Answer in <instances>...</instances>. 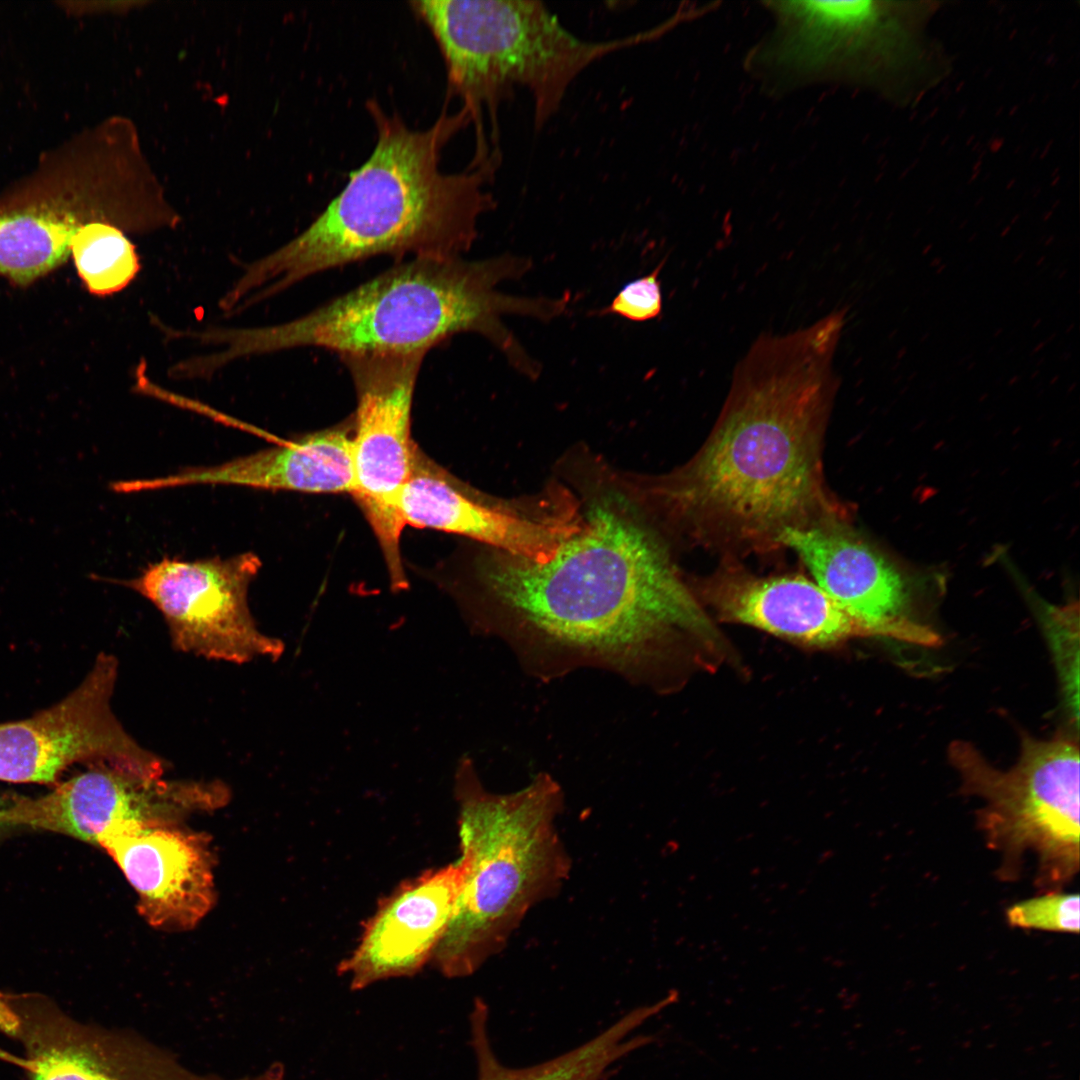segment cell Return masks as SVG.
Segmentation results:
<instances>
[{
  "instance_id": "cell-1",
  "label": "cell",
  "mask_w": 1080,
  "mask_h": 1080,
  "mask_svg": "<svg viewBox=\"0 0 1080 1080\" xmlns=\"http://www.w3.org/2000/svg\"><path fill=\"white\" fill-rule=\"evenodd\" d=\"M835 310L782 335L762 334L734 369L711 433L650 492L691 544L739 560L781 548V535L850 510L824 476L823 444L845 324Z\"/></svg>"
},
{
  "instance_id": "cell-2",
  "label": "cell",
  "mask_w": 1080,
  "mask_h": 1080,
  "mask_svg": "<svg viewBox=\"0 0 1080 1080\" xmlns=\"http://www.w3.org/2000/svg\"><path fill=\"white\" fill-rule=\"evenodd\" d=\"M482 580L495 613L476 633L503 640L543 681L594 668L657 689L679 638L718 641L664 549L607 507L549 561L497 556Z\"/></svg>"
},
{
  "instance_id": "cell-3",
  "label": "cell",
  "mask_w": 1080,
  "mask_h": 1080,
  "mask_svg": "<svg viewBox=\"0 0 1080 1080\" xmlns=\"http://www.w3.org/2000/svg\"><path fill=\"white\" fill-rule=\"evenodd\" d=\"M367 107L376 130L369 157L303 232L243 266L218 301L222 312L238 306L242 314L309 276L370 257H456L471 248L480 217L495 207L488 185L499 158L441 168L448 143L472 122L469 111H443L413 129L376 101Z\"/></svg>"
},
{
  "instance_id": "cell-4",
  "label": "cell",
  "mask_w": 1080,
  "mask_h": 1080,
  "mask_svg": "<svg viewBox=\"0 0 1080 1080\" xmlns=\"http://www.w3.org/2000/svg\"><path fill=\"white\" fill-rule=\"evenodd\" d=\"M532 265L530 258L513 254L472 261L461 256L414 257L288 322L207 328L205 344L217 347L207 355V363L219 371L236 360L299 347L340 356L426 354L449 337L470 332L486 338L520 374L535 379L540 364L502 317L549 322L566 313L570 295L525 297L496 289L522 278Z\"/></svg>"
},
{
  "instance_id": "cell-5",
  "label": "cell",
  "mask_w": 1080,
  "mask_h": 1080,
  "mask_svg": "<svg viewBox=\"0 0 1080 1080\" xmlns=\"http://www.w3.org/2000/svg\"><path fill=\"white\" fill-rule=\"evenodd\" d=\"M454 795L461 880L431 959L448 978L473 974L501 951L526 914L558 893L571 867L556 826L563 792L552 776L542 772L518 791L494 793L463 755Z\"/></svg>"
},
{
  "instance_id": "cell-6",
  "label": "cell",
  "mask_w": 1080,
  "mask_h": 1080,
  "mask_svg": "<svg viewBox=\"0 0 1080 1080\" xmlns=\"http://www.w3.org/2000/svg\"><path fill=\"white\" fill-rule=\"evenodd\" d=\"M410 9L431 32L444 60L448 96L458 97L486 141V109L496 138L500 104L516 88L532 97L534 125L558 112L574 80L592 63L647 40L651 32L588 41L570 32L544 3L529 0H413Z\"/></svg>"
},
{
  "instance_id": "cell-7",
  "label": "cell",
  "mask_w": 1080,
  "mask_h": 1080,
  "mask_svg": "<svg viewBox=\"0 0 1080 1080\" xmlns=\"http://www.w3.org/2000/svg\"><path fill=\"white\" fill-rule=\"evenodd\" d=\"M1021 738L1018 761L1007 771L964 741L951 744L949 758L963 791L984 802L978 824L1001 856V876L1016 878L1032 852L1041 891H1058L1079 871V746L1068 736Z\"/></svg>"
},
{
  "instance_id": "cell-8",
  "label": "cell",
  "mask_w": 1080,
  "mask_h": 1080,
  "mask_svg": "<svg viewBox=\"0 0 1080 1080\" xmlns=\"http://www.w3.org/2000/svg\"><path fill=\"white\" fill-rule=\"evenodd\" d=\"M82 137L47 152L0 194V276L27 288L64 265L77 230L92 221L137 233L139 206L117 198L91 173Z\"/></svg>"
},
{
  "instance_id": "cell-9",
  "label": "cell",
  "mask_w": 1080,
  "mask_h": 1080,
  "mask_svg": "<svg viewBox=\"0 0 1080 1080\" xmlns=\"http://www.w3.org/2000/svg\"><path fill=\"white\" fill-rule=\"evenodd\" d=\"M425 353L342 355L357 395L352 496L368 520L394 592L408 589L400 553L406 526L398 501L413 474L410 436L413 392Z\"/></svg>"
},
{
  "instance_id": "cell-10",
  "label": "cell",
  "mask_w": 1080,
  "mask_h": 1080,
  "mask_svg": "<svg viewBox=\"0 0 1080 1080\" xmlns=\"http://www.w3.org/2000/svg\"><path fill=\"white\" fill-rule=\"evenodd\" d=\"M261 566L253 552L194 561L167 557L121 583L159 610L177 650L236 664L276 661L285 645L257 628L248 604Z\"/></svg>"
},
{
  "instance_id": "cell-11",
  "label": "cell",
  "mask_w": 1080,
  "mask_h": 1080,
  "mask_svg": "<svg viewBox=\"0 0 1080 1080\" xmlns=\"http://www.w3.org/2000/svg\"><path fill=\"white\" fill-rule=\"evenodd\" d=\"M117 670V659L102 652L62 700L29 718L0 723V780L56 785L68 767L82 762L161 777L163 761L141 747L111 709Z\"/></svg>"
},
{
  "instance_id": "cell-12",
  "label": "cell",
  "mask_w": 1080,
  "mask_h": 1080,
  "mask_svg": "<svg viewBox=\"0 0 1080 1080\" xmlns=\"http://www.w3.org/2000/svg\"><path fill=\"white\" fill-rule=\"evenodd\" d=\"M138 895V910L152 926L193 928L215 902L213 858L205 834L185 831L175 819L122 821L98 840Z\"/></svg>"
},
{
  "instance_id": "cell-13",
  "label": "cell",
  "mask_w": 1080,
  "mask_h": 1080,
  "mask_svg": "<svg viewBox=\"0 0 1080 1080\" xmlns=\"http://www.w3.org/2000/svg\"><path fill=\"white\" fill-rule=\"evenodd\" d=\"M722 621L749 625L792 642L829 647L876 630L802 575L760 576L739 560H721L690 585Z\"/></svg>"
},
{
  "instance_id": "cell-14",
  "label": "cell",
  "mask_w": 1080,
  "mask_h": 1080,
  "mask_svg": "<svg viewBox=\"0 0 1080 1080\" xmlns=\"http://www.w3.org/2000/svg\"><path fill=\"white\" fill-rule=\"evenodd\" d=\"M781 548L798 555L814 582L878 636L934 646L938 635L904 615L906 587L899 572L849 522L785 531Z\"/></svg>"
},
{
  "instance_id": "cell-15",
  "label": "cell",
  "mask_w": 1080,
  "mask_h": 1080,
  "mask_svg": "<svg viewBox=\"0 0 1080 1080\" xmlns=\"http://www.w3.org/2000/svg\"><path fill=\"white\" fill-rule=\"evenodd\" d=\"M460 880L456 861L401 883L382 900L338 966L353 990L413 976L431 961L452 917Z\"/></svg>"
},
{
  "instance_id": "cell-16",
  "label": "cell",
  "mask_w": 1080,
  "mask_h": 1080,
  "mask_svg": "<svg viewBox=\"0 0 1080 1080\" xmlns=\"http://www.w3.org/2000/svg\"><path fill=\"white\" fill-rule=\"evenodd\" d=\"M398 509L405 525L466 536L507 555L545 563L581 526L569 518H530L483 503L427 462L418 450Z\"/></svg>"
},
{
  "instance_id": "cell-17",
  "label": "cell",
  "mask_w": 1080,
  "mask_h": 1080,
  "mask_svg": "<svg viewBox=\"0 0 1080 1080\" xmlns=\"http://www.w3.org/2000/svg\"><path fill=\"white\" fill-rule=\"evenodd\" d=\"M350 426L310 433L294 441L213 466L188 467L151 479L119 480L120 494L190 485H233L261 490L352 493L354 473Z\"/></svg>"
},
{
  "instance_id": "cell-18",
  "label": "cell",
  "mask_w": 1080,
  "mask_h": 1080,
  "mask_svg": "<svg viewBox=\"0 0 1080 1080\" xmlns=\"http://www.w3.org/2000/svg\"><path fill=\"white\" fill-rule=\"evenodd\" d=\"M0 1032L23 1046L29 1080H106L128 1067L138 1044L75 1021L38 993L0 991Z\"/></svg>"
},
{
  "instance_id": "cell-19",
  "label": "cell",
  "mask_w": 1080,
  "mask_h": 1080,
  "mask_svg": "<svg viewBox=\"0 0 1080 1080\" xmlns=\"http://www.w3.org/2000/svg\"><path fill=\"white\" fill-rule=\"evenodd\" d=\"M776 28L762 51L799 79L843 77L865 63L885 16L877 1H768Z\"/></svg>"
},
{
  "instance_id": "cell-20",
  "label": "cell",
  "mask_w": 1080,
  "mask_h": 1080,
  "mask_svg": "<svg viewBox=\"0 0 1080 1080\" xmlns=\"http://www.w3.org/2000/svg\"><path fill=\"white\" fill-rule=\"evenodd\" d=\"M668 1006L670 1000L663 997L631 1010L569 1052L533 1066L510 1068L499 1061L492 1049L489 1010L482 999H476L470 1014V1042L476 1057L477 1080H601L613 1063L653 1041L649 1035L631 1034Z\"/></svg>"
},
{
  "instance_id": "cell-21",
  "label": "cell",
  "mask_w": 1080,
  "mask_h": 1080,
  "mask_svg": "<svg viewBox=\"0 0 1080 1080\" xmlns=\"http://www.w3.org/2000/svg\"><path fill=\"white\" fill-rule=\"evenodd\" d=\"M70 256L84 288L96 297L123 291L142 269L136 246L125 232L104 221H92L77 230Z\"/></svg>"
},
{
  "instance_id": "cell-22",
  "label": "cell",
  "mask_w": 1080,
  "mask_h": 1080,
  "mask_svg": "<svg viewBox=\"0 0 1080 1080\" xmlns=\"http://www.w3.org/2000/svg\"><path fill=\"white\" fill-rule=\"evenodd\" d=\"M1079 905L1077 893L1047 891L1011 905L1005 916L1012 927L1077 934Z\"/></svg>"
},
{
  "instance_id": "cell-23",
  "label": "cell",
  "mask_w": 1080,
  "mask_h": 1080,
  "mask_svg": "<svg viewBox=\"0 0 1080 1080\" xmlns=\"http://www.w3.org/2000/svg\"><path fill=\"white\" fill-rule=\"evenodd\" d=\"M662 260L649 274L627 283L610 304L597 315H618L633 322H645L658 317L662 311L659 274Z\"/></svg>"
},
{
  "instance_id": "cell-24",
  "label": "cell",
  "mask_w": 1080,
  "mask_h": 1080,
  "mask_svg": "<svg viewBox=\"0 0 1080 1080\" xmlns=\"http://www.w3.org/2000/svg\"><path fill=\"white\" fill-rule=\"evenodd\" d=\"M284 1075L280 1064L270 1066L263 1073L240 1080H282ZM107 1080H222L200 1077L183 1069L175 1061L140 1063L120 1075H111Z\"/></svg>"
},
{
  "instance_id": "cell-25",
  "label": "cell",
  "mask_w": 1080,
  "mask_h": 1080,
  "mask_svg": "<svg viewBox=\"0 0 1080 1080\" xmlns=\"http://www.w3.org/2000/svg\"><path fill=\"white\" fill-rule=\"evenodd\" d=\"M1 829H2V826H0V831H1Z\"/></svg>"
}]
</instances>
